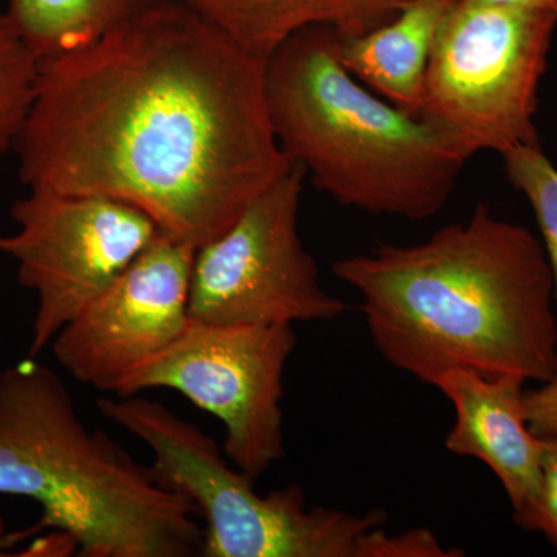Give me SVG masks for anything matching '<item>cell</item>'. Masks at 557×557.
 Wrapping results in <instances>:
<instances>
[{"label":"cell","mask_w":557,"mask_h":557,"mask_svg":"<svg viewBox=\"0 0 557 557\" xmlns=\"http://www.w3.org/2000/svg\"><path fill=\"white\" fill-rule=\"evenodd\" d=\"M542 438L541 493L531 507L516 512L522 530L542 534L557 549V437Z\"/></svg>","instance_id":"e0dca14e"},{"label":"cell","mask_w":557,"mask_h":557,"mask_svg":"<svg viewBox=\"0 0 557 557\" xmlns=\"http://www.w3.org/2000/svg\"><path fill=\"white\" fill-rule=\"evenodd\" d=\"M40 61L0 11V161L14 149L35 101Z\"/></svg>","instance_id":"9a60e30c"},{"label":"cell","mask_w":557,"mask_h":557,"mask_svg":"<svg viewBox=\"0 0 557 557\" xmlns=\"http://www.w3.org/2000/svg\"><path fill=\"white\" fill-rule=\"evenodd\" d=\"M265 61L182 0L40 61L14 150L30 190L124 201L199 248L295 161L274 138Z\"/></svg>","instance_id":"6da1fadb"},{"label":"cell","mask_w":557,"mask_h":557,"mask_svg":"<svg viewBox=\"0 0 557 557\" xmlns=\"http://www.w3.org/2000/svg\"><path fill=\"white\" fill-rule=\"evenodd\" d=\"M361 298L373 346L421 383L454 369L557 375L555 284L542 242L480 203L465 222L412 245L380 244L336 260Z\"/></svg>","instance_id":"7a4b0ae2"},{"label":"cell","mask_w":557,"mask_h":557,"mask_svg":"<svg viewBox=\"0 0 557 557\" xmlns=\"http://www.w3.org/2000/svg\"><path fill=\"white\" fill-rule=\"evenodd\" d=\"M163 0H9L7 16L39 61L89 46Z\"/></svg>","instance_id":"5bb4252c"},{"label":"cell","mask_w":557,"mask_h":557,"mask_svg":"<svg viewBox=\"0 0 557 557\" xmlns=\"http://www.w3.org/2000/svg\"><path fill=\"white\" fill-rule=\"evenodd\" d=\"M11 219L17 230L0 236V252L16 262L22 287L38 295L32 358L160 234L138 208L87 194L30 190L14 201Z\"/></svg>","instance_id":"9c48e42d"},{"label":"cell","mask_w":557,"mask_h":557,"mask_svg":"<svg viewBox=\"0 0 557 557\" xmlns=\"http://www.w3.org/2000/svg\"><path fill=\"white\" fill-rule=\"evenodd\" d=\"M523 409L537 437H557V375L523 394Z\"/></svg>","instance_id":"d6986e66"},{"label":"cell","mask_w":557,"mask_h":557,"mask_svg":"<svg viewBox=\"0 0 557 557\" xmlns=\"http://www.w3.org/2000/svg\"><path fill=\"white\" fill-rule=\"evenodd\" d=\"M522 376H483L454 369L434 386L453 403L456 423L446 435L449 453L478 458L500 480L516 512L536 502L542 483V438L523 409Z\"/></svg>","instance_id":"8fae6325"},{"label":"cell","mask_w":557,"mask_h":557,"mask_svg":"<svg viewBox=\"0 0 557 557\" xmlns=\"http://www.w3.org/2000/svg\"><path fill=\"white\" fill-rule=\"evenodd\" d=\"M97 408L152 450L161 485L193 502L207 523L201 556L357 557L361 539L386 525L384 509L358 515L309 507L296 485L260 496L214 438L159 401L101 397Z\"/></svg>","instance_id":"5b68a950"},{"label":"cell","mask_w":557,"mask_h":557,"mask_svg":"<svg viewBox=\"0 0 557 557\" xmlns=\"http://www.w3.org/2000/svg\"><path fill=\"white\" fill-rule=\"evenodd\" d=\"M196 247L159 234L50 344L58 364L110 392L188 327Z\"/></svg>","instance_id":"30bf717a"},{"label":"cell","mask_w":557,"mask_h":557,"mask_svg":"<svg viewBox=\"0 0 557 557\" xmlns=\"http://www.w3.org/2000/svg\"><path fill=\"white\" fill-rule=\"evenodd\" d=\"M298 344L295 325L203 324L143 362L112 394L170 388L225 426L223 453L252 482L285 457L284 373Z\"/></svg>","instance_id":"52a82bcc"},{"label":"cell","mask_w":557,"mask_h":557,"mask_svg":"<svg viewBox=\"0 0 557 557\" xmlns=\"http://www.w3.org/2000/svg\"><path fill=\"white\" fill-rule=\"evenodd\" d=\"M274 138L321 193L373 215L428 220L448 205L471 153L454 135L373 94L339 60V36L311 25L263 65Z\"/></svg>","instance_id":"277c9868"},{"label":"cell","mask_w":557,"mask_h":557,"mask_svg":"<svg viewBox=\"0 0 557 557\" xmlns=\"http://www.w3.org/2000/svg\"><path fill=\"white\" fill-rule=\"evenodd\" d=\"M0 496L42 508L83 557L201 556L197 508L152 467L81 420L54 370L25 359L0 372Z\"/></svg>","instance_id":"3957f363"},{"label":"cell","mask_w":557,"mask_h":557,"mask_svg":"<svg viewBox=\"0 0 557 557\" xmlns=\"http://www.w3.org/2000/svg\"><path fill=\"white\" fill-rule=\"evenodd\" d=\"M306 171L282 175L194 256L189 318L203 324H288L333 321L348 306L319 281L304 247L299 209Z\"/></svg>","instance_id":"ba28073f"},{"label":"cell","mask_w":557,"mask_h":557,"mask_svg":"<svg viewBox=\"0 0 557 557\" xmlns=\"http://www.w3.org/2000/svg\"><path fill=\"white\" fill-rule=\"evenodd\" d=\"M265 61L293 33L322 25L355 38L387 24L409 0H182Z\"/></svg>","instance_id":"4fadbf2b"},{"label":"cell","mask_w":557,"mask_h":557,"mask_svg":"<svg viewBox=\"0 0 557 557\" xmlns=\"http://www.w3.org/2000/svg\"><path fill=\"white\" fill-rule=\"evenodd\" d=\"M463 556L460 549L443 547L428 528H412L388 534L384 527L370 530L359 542L357 557H450Z\"/></svg>","instance_id":"ac0fdd59"},{"label":"cell","mask_w":557,"mask_h":557,"mask_svg":"<svg viewBox=\"0 0 557 557\" xmlns=\"http://www.w3.org/2000/svg\"><path fill=\"white\" fill-rule=\"evenodd\" d=\"M502 5L523 7V9L545 11L557 20V0H485Z\"/></svg>","instance_id":"ffe728a7"},{"label":"cell","mask_w":557,"mask_h":557,"mask_svg":"<svg viewBox=\"0 0 557 557\" xmlns=\"http://www.w3.org/2000/svg\"><path fill=\"white\" fill-rule=\"evenodd\" d=\"M457 0H409L394 20L355 38H341L339 60L373 94L420 116L435 38Z\"/></svg>","instance_id":"7c38bea8"},{"label":"cell","mask_w":557,"mask_h":557,"mask_svg":"<svg viewBox=\"0 0 557 557\" xmlns=\"http://www.w3.org/2000/svg\"><path fill=\"white\" fill-rule=\"evenodd\" d=\"M556 27L545 11L457 0L435 38L420 116L472 157L539 145V86Z\"/></svg>","instance_id":"8992f818"},{"label":"cell","mask_w":557,"mask_h":557,"mask_svg":"<svg viewBox=\"0 0 557 557\" xmlns=\"http://www.w3.org/2000/svg\"><path fill=\"white\" fill-rule=\"evenodd\" d=\"M509 183L533 209L555 284L557 313V170L541 145L519 146L502 156Z\"/></svg>","instance_id":"2e32d148"}]
</instances>
